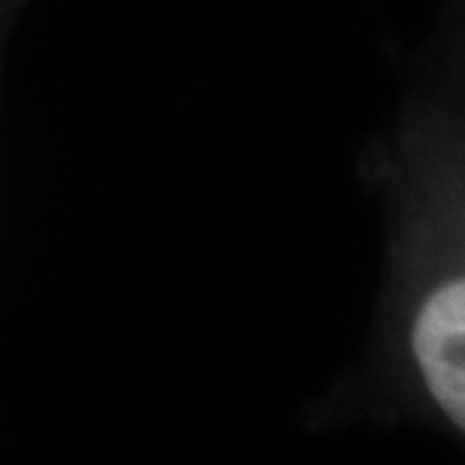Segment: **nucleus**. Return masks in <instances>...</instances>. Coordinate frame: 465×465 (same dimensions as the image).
<instances>
[{"label": "nucleus", "instance_id": "1", "mask_svg": "<svg viewBox=\"0 0 465 465\" xmlns=\"http://www.w3.org/2000/svg\"><path fill=\"white\" fill-rule=\"evenodd\" d=\"M411 353L426 393L441 414L465 426V284L448 278L423 296L411 323Z\"/></svg>", "mask_w": 465, "mask_h": 465}]
</instances>
